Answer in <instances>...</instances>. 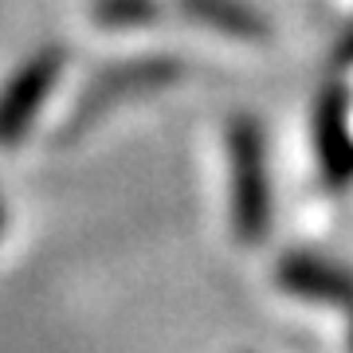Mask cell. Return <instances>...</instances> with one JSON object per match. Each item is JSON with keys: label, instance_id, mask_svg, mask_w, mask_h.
Masks as SVG:
<instances>
[{"label": "cell", "instance_id": "277c9868", "mask_svg": "<svg viewBox=\"0 0 353 353\" xmlns=\"http://www.w3.org/2000/svg\"><path fill=\"white\" fill-rule=\"evenodd\" d=\"M314 150L318 169L330 189L353 185V126H350V94L341 83L322 87L314 102Z\"/></svg>", "mask_w": 353, "mask_h": 353}, {"label": "cell", "instance_id": "7a4b0ae2", "mask_svg": "<svg viewBox=\"0 0 353 353\" xmlns=\"http://www.w3.org/2000/svg\"><path fill=\"white\" fill-rule=\"evenodd\" d=\"M228 173H232V232L240 243H259L271 232V173L259 122L236 114L228 122Z\"/></svg>", "mask_w": 353, "mask_h": 353}, {"label": "cell", "instance_id": "6da1fadb", "mask_svg": "<svg viewBox=\"0 0 353 353\" xmlns=\"http://www.w3.org/2000/svg\"><path fill=\"white\" fill-rule=\"evenodd\" d=\"M189 75V63L181 55H134V59H118V63L102 67L83 83V90L75 94L71 110H67L63 126H59V141H79L94 122H102L106 114H114L118 106H126L134 99L157 94V90L173 87Z\"/></svg>", "mask_w": 353, "mask_h": 353}, {"label": "cell", "instance_id": "52a82bcc", "mask_svg": "<svg viewBox=\"0 0 353 353\" xmlns=\"http://www.w3.org/2000/svg\"><path fill=\"white\" fill-rule=\"evenodd\" d=\"M161 12H165L161 0H90V20L99 28H114V32L157 24Z\"/></svg>", "mask_w": 353, "mask_h": 353}, {"label": "cell", "instance_id": "ba28073f", "mask_svg": "<svg viewBox=\"0 0 353 353\" xmlns=\"http://www.w3.org/2000/svg\"><path fill=\"white\" fill-rule=\"evenodd\" d=\"M4 228H8V201H4V192H0V236H4Z\"/></svg>", "mask_w": 353, "mask_h": 353}, {"label": "cell", "instance_id": "5b68a950", "mask_svg": "<svg viewBox=\"0 0 353 353\" xmlns=\"http://www.w3.org/2000/svg\"><path fill=\"white\" fill-rule=\"evenodd\" d=\"M275 283L283 294H294V299H306V303L341 306V310L353 306V271L326 259V255L287 252L275 267Z\"/></svg>", "mask_w": 353, "mask_h": 353}, {"label": "cell", "instance_id": "3957f363", "mask_svg": "<svg viewBox=\"0 0 353 353\" xmlns=\"http://www.w3.org/2000/svg\"><path fill=\"white\" fill-rule=\"evenodd\" d=\"M67 67L63 43H39L16 63V71L0 83V150H12L32 134L39 110Z\"/></svg>", "mask_w": 353, "mask_h": 353}, {"label": "cell", "instance_id": "9c48e42d", "mask_svg": "<svg viewBox=\"0 0 353 353\" xmlns=\"http://www.w3.org/2000/svg\"><path fill=\"white\" fill-rule=\"evenodd\" d=\"M345 318H350V353H353V306L345 310Z\"/></svg>", "mask_w": 353, "mask_h": 353}, {"label": "cell", "instance_id": "8992f818", "mask_svg": "<svg viewBox=\"0 0 353 353\" xmlns=\"http://www.w3.org/2000/svg\"><path fill=\"white\" fill-rule=\"evenodd\" d=\"M176 4L189 20L212 28L228 39H240V43H267L271 39V24L243 0H176Z\"/></svg>", "mask_w": 353, "mask_h": 353}]
</instances>
